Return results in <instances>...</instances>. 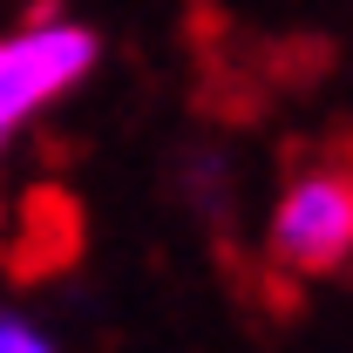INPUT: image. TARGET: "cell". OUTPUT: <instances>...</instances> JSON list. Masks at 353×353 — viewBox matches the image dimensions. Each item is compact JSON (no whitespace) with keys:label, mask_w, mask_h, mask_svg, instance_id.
<instances>
[{"label":"cell","mask_w":353,"mask_h":353,"mask_svg":"<svg viewBox=\"0 0 353 353\" xmlns=\"http://www.w3.org/2000/svg\"><path fill=\"white\" fill-rule=\"evenodd\" d=\"M95 61H102V34L75 14H34V21L7 28L0 34V150L41 109L75 95L95 75Z\"/></svg>","instance_id":"6da1fadb"},{"label":"cell","mask_w":353,"mask_h":353,"mask_svg":"<svg viewBox=\"0 0 353 353\" xmlns=\"http://www.w3.org/2000/svg\"><path fill=\"white\" fill-rule=\"evenodd\" d=\"M265 259L292 279H326L353 265V170L347 163H306L279 190L265 224Z\"/></svg>","instance_id":"7a4b0ae2"},{"label":"cell","mask_w":353,"mask_h":353,"mask_svg":"<svg viewBox=\"0 0 353 353\" xmlns=\"http://www.w3.org/2000/svg\"><path fill=\"white\" fill-rule=\"evenodd\" d=\"M0 353H54V340L28 312H0Z\"/></svg>","instance_id":"3957f363"}]
</instances>
